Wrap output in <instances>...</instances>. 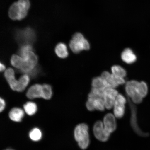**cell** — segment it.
Masks as SVG:
<instances>
[{"mask_svg":"<svg viewBox=\"0 0 150 150\" xmlns=\"http://www.w3.org/2000/svg\"><path fill=\"white\" fill-rule=\"evenodd\" d=\"M5 66L2 63H1V71H3L5 70Z\"/></svg>","mask_w":150,"mask_h":150,"instance_id":"obj_27","label":"cell"},{"mask_svg":"<svg viewBox=\"0 0 150 150\" xmlns=\"http://www.w3.org/2000/svg\"><path fill=\"white\" fill-rule=\"evenodd\" d=\"M30 5L29 0H18L13 4L9 8V18L14 20L22 19L27 16Z\"/></svg>","mask_w":150,"mask_h":150,"instance_id":"obj_2","label":"cell"},{"mask_svg":"<svg viewBox=\"0 0 150 150\" xmlns=\"http://www.w3.org/2000/svg\"><path fill=\"white\" fill-rule=\"evenodd\" d=\"M126 102V98L121 94H119L116 98L113 108V114L117 119H121L124 116Z\"/></svg>","mask_w":150,"mask_h":150,"instance_id":"obj_6","label":"cell"},{"mask_svg":"<svg viewBox=\"0 0 150 150\" xmlns=\"http://www.w3.org/2000/svg\"><path fill=\"white\" fill-rule=\"evenodd\" d=\"M9 117L12 120L20 122L21 121L24 116L23 110L21 108H14L9 112Z\"/></svg>","mask_w":150,"mask_h":150,"instance_id":"obj_17","label":"cell"},{"mask_svg":"<svg viewBox=\"0 0 150 150\" xmlns=\"http://www.w3.org/2000/svg\"><path fill=\"white\" fill-rule=\"evenodd\" d=\"M21 57L23 59V65L21 71L25 73L32 72L38 62V57L33 50L28 52Z\"/></svg>","mask_w":150,"mask_h":150,"instance_id":"obj_5","label":"cell"},{"mask_svg":"<svg viewBox=\"0 0 150 150\" xmlns=\"http://www.w3.org/2000/svg\"><path fill=\"white\" fill-rule=\"evenodd\" d=\"M121 58L123 62L128 64L134 63L137 60V56L130 48H125L122 52Z\"/></svg>","mask_w":150,"mask_h":150,"instance_id":"obj_14","label":"cell"},{"mask_svg":"<svg viewBox=\"0 0 150 150\" xmlns=\"http://www.w3.org/2000/svg\"><path fill=\"white\" fill-rule=\"evenodd\" d=\"M119 94L115 89L106 88L104 89L103 100L106 109L110 110L113 108L116 98Z\"/></svg>","mask_w":150,"mask_h":150,"instance_id":"obj_7","label":"cell"},{"mask_svg":"<svg viewBox=\"0 0 150 150\" xmlns=\"http://www.w3.org/2000/svg\"><path fill=\"white\" fill-rule=\"evenodd\" d=\"M125 91L129 98L134 104H139L147 95L148 88L145 82L131 80L125 83Z\"/></svg>","mask_w":150,"mask_h":150,"instance_id":"obj_1","label":"cell"},{"mask_svg":"<svg viewBox=\"0 0 150 150\" xmlns=\"http://www.w3.org/2000/svg\"><path fill=\"white\" fill-rule=\"evenodd\" d=\"M130 99L129 98L128 101L131 110V117L130 122L131 126L133 130L137 134L140 136L146 137L148 136L149 134L142 131L138 124L137 119V109L136 106L133 104V102H131Z\"/></svg>","mask_w":150,"mask_h":150,"instance_id":"obj_10","label":"cell"},{"mask_svg":"<svg viewBox=\"0 0 150 150\" xmlns=\"http://www.w3.org/2000/svg\"><path fill=\"white\" fill-rule=\"evenodd\" d=\"M114 114H107L103 118V122L105 131L107 134L110 137V135L117 129V122Z\"/></svg>","mask_w":150,"mask_h":150,"instance_id":"obj_9","label":"cell"},{"mask_svg":"<svg viewBox=\"0 0 150 150\" xmlns=\"http://www.w3.org/2000/svg\"><path fill=\"white\" fill-rule=\"evenodd\" d=\"M26 95L28 98L33 99L42 98V86L39 84H35L29 88Z\"/></svg>","mask_w":150,"mask_h":150,"instance_id":"obj_13","label":"cell"},{"mask_svg":"<svg viewBox=\"0 0 150 150\" xmlns=\"http://www.w3.org/2000/svg\"><path fill=\"white\" fill-rule=\"evenodd\" d=\"M42 86V98L45 99H50L52 95V88L51 86L48 84H43Z\"/></svg>","mask_w":150,"mask_h":150,"instance_id":"obj_24","label":"cell"},{"mask_svg":"<svg viewBox=\"0 0 150 150\" xmlns=\"http://www.w3.org/2000/svg\"><path fill=\"white\" fill-rule=\"evenodd\" d=\"M101 76L104 80L105 86L106 88L116 89L118 87L114 81L112 74H110L108 71H105L102 73Z\"/></svg>","mask_w":150,"mask_h":150,"instance_id":"obj_15","label":"cell"},{"mask_svg":"<svg viewBox=\"0 0 150 150\" xmlns=\"http://www.w3.org/2000/svg\"><path fill=\"white\" fill-rule=\"evenodd\" d=\"M93 131L94 136L99 141L105 142L109 139L110 137L106 134L102 121L96 122L93 126Z\"/></svg>","mask_w":150,"mask_h":150,"instance_id":"obj_11","label":"cell"},{"mask_svg":"<svg viewBox=\"0 0 150 150\" xmlns=\"http://www.w3.org/2000/svg\"><path fill=\"white\" fill-rule=\"evenodd\" d=\"M4 76L11 89L14 91H17L18 80H16L15 78L14 70L11 68L7 69L5 71Z\"/></svg>","mask_w":150,"mask_h":150,"instance_id":"obj_12","label":"cell"},{"mask_svg":"<svg viewBox=\"0 0 150 150\" xmlns=\"http://www.w3.org/2000/svg\"><path fill=\"white\" fill-rule=\"evenodd\" d=\"M55 51L56 55L59 58L65 59L68 56V52L66 45L62 43H60L56 46Z\"/></svg>","mask_w":150,"mask_h":150,"instance_id":"obj_18","label":"cell"},{"mask_svg":"<svg viewBox=\"0 0 150 150\" xmlns=\"http://www.w3.org/2000/svg\"><path fill=\"white\" fill-rule=\"evenodd\" d=\"M30 81L29 76L27 74H24L18 80V85L17 91L22 92L24 91L27 87Z\"/></svg>","mask_w":150,"mask_h":150,"instance_id":"obj_20","label":"cell"},{"mask_svg":"<svg viewBox=\"0 0 150 150\" xmlns=\"http://www.w3.org/2000/svg\"><path fill=\"white\" fill-rule=\"evenodd\" d=\"M23 107L26 113L29 115H33L37 111V105L33 102L26 103L24 105Z\"/></svg>","mask_w":150,"mask_h":150,"instance_id":"obj_21","label":"cell"},{"mask_svg":"<svg viewBox=\"0 0 150 150\" xmlns=\"http://www.w3.org/2000/svg\"><path fill=\"white\" fill-rule=\"evenodd\" d=\"M72 51L77 54L83 50L90 49V44L88 41L80 33H76L73 35L69 44Z\"/></svg>","mask_w":150,"mask_h":150,"instance_id":"obj_4","label":"cell"},{"mask_svg":"<svg viewBox=\"0 0 150 150\" xmlns=\"http://www.w3.org/2000/svg\"><path fill=\"white\" fill-rule=\"evenodd\" d=\"M5 150H14L11 149H6Z\"/></svg>","mask_w":150,"mask_h":150,"instance_id":"obj_28","label":"cell"},{"mask_svg":"<svg viewBox=\"0 0 150 150\" xmlns=\"http://www.w3.org/2000/svg\"><path fill=\"white\" fill-rule=\"evenodd\" d=\"M0 102H1V107H0V111L2 112L4 109L5 107V102L4 99L1 98L0 99Z\"/></svg>","mask_w":150,"mask_h":150,"instance_id":"obj_26","label":"cell"},{"mask_svg":"<svg viewBox=\"0 0 150 150\" xmlns=\"http://www.w3.org/2000/svg\"><path fill=\"white\" fill-rule=\"evenodd\" d=\"M86 106L89 111H93L95 110L104 111L106 108L103 98L100 97H88Z\"/></svg>","mask_w":150,"mask_h":150,"instance_id":"obj_8","label":"cell"},{"mask_svg":"<svg viewBox=\"0 0 150 150\" xmlns=\"http://www.w3.org/2000/svg\"><path fill=\"white\" fill-rule=\"evenodd\" d=\"M11 64L16 68L20 70L23 63V59L19 55H13L11 59Z\"/></svg>","mask_w":150,"mask_h":150,"instance_id":"obj_22","label":"cell"},{"mask_svg":"<svg viewBox=\"0 0 150 150\" xmlns=\"http://www.w3.org/2000/svg\"><path fill=\"white\" fill-rule=\"evenodd\" d=\"M91 83L93 88L99 89H105L106 88L104 80L101 76L93 78L92 81Z\"/></svg>","mask_w":150,"mask_h":150,"instance_id":"obj_23","label":"cell"},{"mask_svg":"<svg viewBox=\"0 0 150 150\" xmlns=\"http://www.w3.org/2000/svg\"><path fill=\"white\" fill-rule=\"evenodd\" d=\"M89 127L84 123H80L77 125L74 131L75 140L78 145L82 150L87 149L90 144Z\"/></svg>","mask_w":150,"mask_h":150,"instance_id":"obj_3","label":"cell"},{"mask_svg":"<svg viewBox=\"0 0 150 150\" xmlns=\"http://www.w3.org/2000/svg\"><path fill=\"white\" fill-rule=\"evenodd\" d=\"M112 74L119 77L124 78L127 76V72L123 67L118 65H114L111 67Z\"/></svg>","mask_w":150,"mask_h":150,"instance_id":"obj_19","label":"cell"},{"mask_svg":"<svg viewBox=\"0 0 150 150\" xmlns=\"http://www.w3.org/2000/svg\"><path fill=\"white\" fill-rule=\"evenodd\" d=\"M42 136V132L38 128H34L29 133L30 138L34 141H38L40 140Z\"/></svg>","mask_w":150,"mask_h":150,"instance_id":"obj_25","label":"cell"},{"mask_svg":"<svg viewBox=\"0 0 150 150\" xmlns=\"http://www.w3.org/2000/svg\"><path fill=\"white\" fill-rule=\"evenodd\" d=\"M34 33L33 30L30 28H27L20 33L19 38L22 40L23 42H25L26 44H29V43L30 42H33L34 39Z\"/></svg>","mask_w":150,"mask_h":150,"instance_id":"obj_16","label":"cell"}]
</instances>
